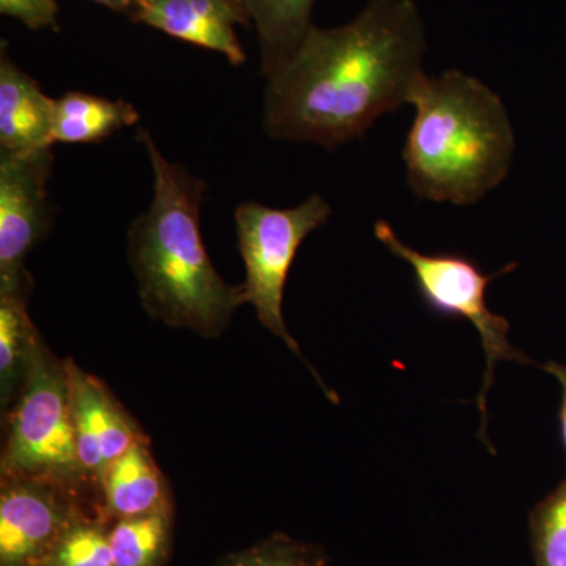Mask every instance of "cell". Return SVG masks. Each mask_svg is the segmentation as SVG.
Instances as JSON below:
<instances>
[{
    "instance_id": "1",
    "label": "cell",
    "mask_w": 566,
    "mask_h": 566,
    "mask_svg": "<svg viewBox=\"0 0 566 566\" xmlns=\"http://www.w3.org/2000/svg\"><path fill=\"white\" fill-rule=\"evenodd\" d=\"M423 51L409 0H374L344 28L311 29L268 76L264 132L329 151L363 137L381 115L409 104L424 76Z\"/></svg>"
},
{
    "instance_id": "2",
    "label": "cell",
    "mask_w": 566,
    "mask_h": 566,
    "mask_svg": "<svg viewBox=\"0 0 566 566\" xmlns=\"http://www.w3.org/2000/svg\"><path fill=\"white\" fill-rule=\"evenodd\" d=\"M139 140L153 169V200L134 219L128 255L142 307L156 322L221 337L234 312L248 304L244 285H230L212 266L200 233V207L207 182L181 164L170 163L151 134Z\"/></svg>"
},
{
    "instance_id": "3",
    "label": "cell",
    "mask_w": 566,
    "mask_h": 566,
    "mask_svg": "<svg viewBox=\"0 0 566 566\" xmlns=\"http://www.w3.org/2000/svg\"><path fill=\"white\" fill-rule=\"evenodd\" d=\"M416 118L403 147L419 199L474 205L512 169L515 133L504 102L475 77L450 70L417 82Z\"/></svg>"
},
{
    "instance_id": "4",
    "label": "cell",
    "mask_w": 566,
    "mask_h": 566,
    "mask_svg": "<svg viewBox=\"0 0 566 566\" xmlns=\"http://www.w3.org/2000/svg\"><path fill=\"white\" fill-rule=\"evenodd\" d=\"M0 476L44 480L91 495L102 505L82 472L71 409L65 359L41 340L24 389L7 412V438Z\"/></svg>"
},
{
    "instance_id": "5",
    "label": "cell",
    "mask_w": 566,
    "mask_h": 566,
    "mask_svg": "<svg viewBox=\"0 0 566 566\" xmlns=\"http://www.w3.org/2000/svg\"><path fill=\"white\" fill-rule=\"evenodd\" d=\"M375 237L385 244L387 251L409 264L415 273L417 293L427 311L444 318H463L474 324L482 338L485 349L486 367L483 385L476 397V408L482 415L480 438L486 442L491 452L493 447L488 442V409L486 398L494 381L495 364L501 360H512L517 364H532L526 354L521 353L510 344V323L504 316L495 315L488 307V285L494 279L512 273L516 263H509L501 271L486 274L479 264L461 253H422L406 245L390 223L381 219L375 223Z\"/></svg>"
},
{
    "instance_id": "6",
    "label": "cell",
    "mask_w": 566,
    "mask_h": 566,
    "mask_svg": "<svg viewBox=\"0 0 566 566\" xmlns=\"http://www.w3.org/2000/svg\"><path fill=\"white\" fill-rule=\"evenodd\" d=\"M331 212L329 203L319 193H314L305 202L285 210L244 202L234 211L238 248L245 268L243 285L248 304L255 308L256 318L264 329L285 342L304 363L300 345L286 329L283 319V293L301 244L308 234L327 222ZM307 367L323 386L324 394L337 405V395L324 386L311 365L307 364Z\"/></svg>"
},
{
    "instance_id": "7",
    "label": "cell",
    "mask_w": 566,
    "mask_h": 566,
    "mask_svg": "<svg viewBox=\"0 0 566 566\" xmlns=\"http://www.w3.org/2000/svg\"><path fill=\"white\" fill-rule=\"evenodd\" d=\"M52 166V147L0 150V293L31 297L33 279L25 259L51 229Z\"/></svg>"
},
{
    "instance_id": "8",
    "label": "cell",
    "mask_w": 566,
    "mask_h": 566,
    "mask_svg": "<svg viewBox=\"0 0 566 566\" xmlns=\"http://www.w3.org/2000/svg\"><path fill=\"white\" fill-rule=\"evenodd\" d=\"M103 513L91 495L25 476L0 480V566H40L82 517Z\"/></svg>"
},
{
    "instance_id": "9",
    "label": "cell",
    "mask_w": 566,
    "mask_h": 566,
    "mask_svg": "<svg viewBox=\"0 0 566 566\" xmlns=\"http://www.w3.org/2000/svg\"><path fill=\"white\" fill-rule=\"evenodd\" d=\"M65 364L77 457L85 479L99 493L107 465L148 438L96 376L82 370L71 357Z\"/></svg>"
},
{
    "instance_id": "10",
    "label": "cell",
    "mask_w": 566,
    "mask_h": 566,
    "mask_svg": "<svg viewBox=\"0 0 566 566\" xmlns=\"http://www.w3.org/2000/svg\"><path fill=\"white\" fill-rule=\"evenodd\" d=\"M136 20L226 55L233 65L245 62L233 24L245 11L237 0H136ZM248 14V11H245Z\"/></svg>"
},
{
    "instance_id": "11",
    "label": "cell",
    "mask_w": 566,
    "mask_h": 566,
    "mask_svg": "<svg viewBox=\"0 0 566 566\" xmlns=\"http://www.w3.org/2000/svg\"><path fill=\"white\" fill-rule=\"evenodd\" d=\"M55 99L3 55L0 62V148L25 153L52 147Z\"/></svg>"
},
{
    "instance_id": "12",
    "label": "cell",
    "mask_w": 566,
    "mask_h": 566,
    "mask_svg": "<svg viewBox=\"0 0 566 566\" xmlns=\"http://www.w3.org/2000/svg\"><path fill=\"white\" fill-rule=\"evenodd\" d=\"M103 515L109 523L174 506L172 493L150 452L140 442L107 465L99 483Z\"/></svg>"
},
{
    "instance_id": "13",
    "label": "cell",
    "mask_w": 566,
    "mask_h": 566,
    "mask_svg": "<svg viewBox=\"0 0 566 566\" xmlns=\"http://www.w3.org/2000/svg\"><path fill=\"white\" fill-rule=\"evenodd\" d=\"M137 122L139 112L125 99L69 92L55 99L51 142L52 145L98 144Z\"/></svg>"
},
{
    "instance_id": "14",
    "label": "cell",
    "mask_w": 566,
    "mask_h": 566,
    "mask_svg": "<svg viewBox=\"0 0 566 566\" xmlns=\"http://www.w3.org/2000/svg\"><path fill=\"white\" fill-rule=\"evenodd\" d=\"M28 296L0 293V406L2 415L20 397L43 340L28 311Z\"/></svg>"
},
{
    "instance_id": "15",
    "label": "cell",
    "mask_w": 566,
    "mask_h": 566,
    "mask_svg": "<svg viewBox=\"0 0 566 566\" xmlns=\"http://www.w3.org/2000/svg\"><path fill=\"white\" fill-rule=\"evenodd\" d=\"M107 536L114 566H166L172 556L174 506L114 521Z\"/></svg>"
},
{
    "instance_id": "16",
    "label": "cell",
    "mask_w": 566,
    "mask_h": 566,
    "mask_svg": "<svg viewBox=\"0 0 566 566\" xmlns=\"http://www.w3.org/2000/svg\"><path fill=\"white\" fill-rule=\"evenodd\" d=\"M314 0H244L245 11L255 21L263 48V73L270 76L292 57L311 31Z\"/></svg>"
},
{
    "instance_id": "17",
    "label": "cell",
    "mask_w": 566,
    "mask_h": 566,
    "mask_svg": "<svg viewBox=\"0 0 566 566\" xmlns=\"http://www.w3.org/2000/svg\"><path fill=\"white\" fill-rule=\"evenodd\" d=\"M109 526L103 513L82 517L40 566H114L107 536Z\"/></svg>"
},
{
    "instance_id": "18",
    "label": "cell",
    "mask_w": 566,
    "mask_h": 566,
    "mask_svg": "<svg viewBox=\"0 0 566 566\" xmlns=\"http://www.w3.org/2000/svg\"><path fill=\"white\" fill-rule=\"evenodd\" d=\"M535 566H566V480L531 513Z\"/></svg>"
},
{
    "instance_id": "19",
    "label": "cell",
    "mask_w": 566,
    "mask_h": 566,
    "mask_svg": "<svg viewBox=\"0 0 566 566\" xmlns=\"http://www.w3.org/2000/svg\"><path fill=\"white\" fill-rule=\"evenodd\" d=\"M219 566H327L323 547L274 534L248 549L229 554Z\"/></svg>"
},
{
    "instance_id": "20",
    "label": "cell",
    "mask_w": 566,
    "mask_h": 566,
    "mask_svg": "<svg viewBox=\"0 0 566 566\" xmlns=\"http://www.w3.org/2000/svg\"><path fill=\"white\" fill-rule=\"evenodd\" d=\"M2 14L17 18L32 29L55 28V0H0Z\"/></svg>"
},
{
    "instance_id": "21",
    "label": "cell",
    "mask_w": 566,
    "mask_h": 566,
    "mask_svg": "<svg viewBox=\"0 0 566 566\" xmlns=\"http://www.w3.org/2000/svg\"><path fill=\"white\" fill-rule=\"evenodd\" d=\"M543 370H546L547 374L554 376L558 382H560L562 387V405H560V433L562 441H564L565 453H566V365L553 363H547L542 365Z\"/></svg>"
},
{
    "instance_id": "22",
    "label": "cell",
    "mask_w": 566,
    "mask_h": 566,
    "mask_svg": "<svg viewBox=\"0 0 566 566\" xmlns=\"http://www.w3.org/2000/svg\"><path fill=\"white\" fill-rule=\"evenodd\" d=\"M93 2L103 3L114 10H128L136 6V0H93Z\"/></svg>"
},
{
    "instance_id": "23",
    "label": "cell",
    "mask_w": 566,
    "mask_h": 566,
    "mask_svg": "<svg viewBox=\"0 0 566 566\" xmlns=\"http://www.w3.org/2000/svg\"><path fill=\"white\" fill-rule=\"evenodd\" d=\"M237 2L243 3V6H244V0H237ZM244 9H245V7H244Z\"/></svg>"
}]
</instances>
